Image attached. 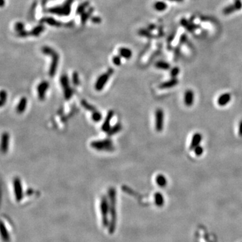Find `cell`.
I'll return each instance as SVG.
<instances>
[{"label": "cell", "mask_w": 242, "mask_h": 242, "mask_svg": "<svg viewBox=\"0 0 242 242\" xmlns=\"http://www.w3.org/2000/svg\"><path fill=\"white\" fill-rule=\"evenodd\" d=\"M108 198L110 214L108 232L110 234H113L116 229V192L114 188H110L108 190Z\"/></svg>", "instance_id": "cell-1"}, {"label": "cell", "mask_w": 242, "mask_h": 242, "mask_svg": "<svg viewBox=\"0 0 242 242\" xmlns=\"http://www.w3.org/2000/svg\"><path fill=\"white\" fill-rule=\"evenodd\" d=\"M42 52L43 53H44L46 55H49L51 56L52 59L51 66L49 67V75L51 77H53L56 74V69H57L59 61V54L54 50H53L51 47H47V46L42 48Z\"/></svg>", "instance_id": "cell-2"}, {"label": "cell", "mask_w": 242, "mask_h": 242, "mask_svg": "<svg viewBox=\"0 0 242 242\" xmlns=\"http://www.w3.org/2000/svg\"><path fill=\"white\" fill-rule=\"evenodd\" d=\"M90 146L99 151H113L114 150V144L110 139L93 141L90 143Z\"/></svg>", "instance_id": "cell-3"}, {"label": "cell", "mask_w": 242, "mask_h": 242, "mask_svg": "<svg viewBox=\"0 0 242 242\" xmlns=\"http://www.w3.org/2000/svg\"><path fill=\"white\" fill-rule=\"evenodd\" d=\"M100 212L102 215V222L104 227L109 226L110 222L108 221V213L110 212V204L107 197L103 196L100 200Z\"/></svg>", "instance_id": "cell-4"}, {"label": "cell", "mask_w": 242, "mask_h": 242, "mask_svg": "<svg viewBox=\"0 0 242 242\" xmlns=\"http://www.w3.org/2000/svg\"><path fill=\"white\" fill-rule=\"evenodd\" d=\"M72 2H73V0H67L63 6H56V7L49 8L48 10V12L51 14L60 15V16L61 15L67 16L71 12V5Z\"/></svg>", "instance_id": "cell-5"}, {"label": "cell", "mask_w": 242, "mask_h": 242, "mask_svg": "<svg viewBox=\"0 0 242 242\" xmlns=\"http://www.w3.org/2000/svg\"><path fill=\"white\" fill-rule=\"evenodd\" d=\"M113 72H114V71H113L112 69H109L107 72L103 73L98 78V80L96 82L95 84L96 90L99 91L103 90L104 86H105V85L106 84V83L108 82L110 75L113 73Z\"/></svg>", "instance_id": "cell-6"}, {"label": "cell", "mask_w": 242, "mask_h": 242, "mask_svg": "<svg viewBox=\"0 0 242 242\" xmlns=\"http://www.w3.org/2000/svg\"><path fill=\"white\" fill-rule=\"evenodd\" d=\"M61 85L64 91V96L66 100H70L73 93V90L69 86V78L67 75H63L60 79Z\"/></svg>", "instance_id": "cell-7"}, {"label": "cell", "mask_w": 242, "mask_h": 242, "mask_svg": "<svg viewBox=\"0 0 242 242\" xmlns=\"http://www.w3.org/2000/svg\"><path fill=\"white\" fill-rule=\"evenodd\" d=\"M13 186H14V192L16 200L17 202H20L23 198L24 194L21 180L18 177L14 178V182H13Z\"/></svg>", "instance_id": "cell-8"}, {"label": "cell", "mask_w": 242, "mask_h": 242, "mask_svg": "<svg viewBox=\"0 0 242 242\" xmlns=\"http://www.w3.org/2000/svg\"><path fill=\"white\" fill-rule=\"evenodd\" d=\"M156 118V130L158 132H161L164 126V112L161 108H158L155 113Z\"/></svg>", "instance_id": "cell-9"}, {"label": "cell", "mask_w": 242, "mask_h": 242, "mask_svg": "<svg viewBox=\"0 0 242 242\" xmlns=\"http://www.w3.org/2000/svg\"><path fill=\"white\" fill-rule=\"evenodd\" d=\"M49 88V83L47 81H43L37 86V94L38 98L41 101L45 99L47 91Z\"/></svg>", "instance_id": "cell-10"}, {"label": "cell", "mask_w": 242, "mask_h": 242, "mask_svg": "<svg viewBox=\"0 0 242 242\" xmlns=\"http://www.w3.org/2000/svg\"><path fill=\"white\" fill-rule=\"evenodd\" d=\"M114 111H112V110H110L108 112L107 115H106V119L105 120H104V121L103 123V125H102V130H103L104 132L108 133V130L110 129V128H111L110 121L113 118V116H114Z\"/></svg>", "instance_id": "cell-11"}, {"label": "cell", "mask_w": 242, "mask_h": 242, "mask_svg": "<svg viewBox=\"0 0 242 242\" xmlns=\"http://www.w3.org/2000/svg\"><path fill=\"white\" fill-rule=\"evenodd\" d=\"M9 140L10 135L7 132L3 133L1 135V151L3 153H6L8 151L9 148Z\"/></svg>", "instance_id": "cell-12"}, {"label": "cell", "mask_w": 242, "mask_h": 242, "mask_svg": "<svg viewBox=\"0 0 242 242\" xmlns=\"http://www.w3.org/2000/svg\"><path fill=\"white\" fill-rule=\"evenodd\" d=\"M195 101V93L192 90H187L184 93V104L187 106H191Z\"/></svg>", "instance_id": "cell-13"}, {"label": "cell", "mask_w": 242, "mask_h": 242, "mask_svg": "<svg viewBox=\"0 0 242 242\" xmlns=\"http://www.w3.org/2000/svg\"><path fill=\"white\" fill-rule=\"evenodd\" d=\"M202 139V136L200 133H196L193 135L192 138V141L190 143V149L192 150L195 149V147L197 146L200 145V143H201Z\"/></svg>", "instance_id": "cell-14"}, {"label": "cell", "mask_w": 242, "mask_h": 242, "mask_svg": "<svg viewBox=\"0 0 242 242\" xmlns=\"http://www.w3.org/2000/svg\"><path fill=\"white\" fill-rule=\"evenodd\" d=\"M232 99V96L229 93H225L220 96L217 100V103L219 106H226Z\"/></svg>", "instance_id": "cell-15"}, {"label": "cell", "mask_w": 242, "mask_h": 242, "mask_svg": "<svg viewBox=\"0 0 242 242\" xmlns=\"http://www.w3.org/2000/svg\"><path fill=\"white\" fill-rule=\"evenodd\" d=\"M178 84V80L176 79V78H172L171 80H169L167 82H165L161 84L160 86H159V88L161 89H168V88H174V86H176V85Z\"/></svg>", "instance_id": "cell-16"}, {"label": "cell", "mask_w": 242, "mask_h": 242, "mask_svg": "<svg viewBox=\"0 0 242 242\" xmlns=\"http://www.w3.org/2000/svg\"><path fill=\"white\" fill-rule=\"evenodd\" d=\"M28 103V100L26 97H22L20 100L19 103L18 104L16 107V112L18 114H22L26 110Z\"/></svg>", "instance_id": "cell-17"}, {"label": "cell", "mask_w": 242, "mask_h": 242, "mask_svg": "<svg viewBox=\"0 0 242 242\" xmlns=\"http://www.w3.org/2000/svg\"><path fill=\"white\" fill-rule=\"evenodd\" d=\"M1 235L2 239L4 242H10V233L8 232L4 223L3 221L1 222Z\"/></svg>", "instance_id": "cell-18"}, {"label": "cell", "mask_w": 242, "mask_h": 242, "mask_svg": "<svg viewBox=\"0 0 242 242\" xmlns=\"http://www.w3.org/2000/svg\"><path fill=\"white\" fill-rule=\"evenodd\" d=\"M41 22L47 23L50 26H53V27H59L61 26V23L60 22L56 20L55 19L51 18V17H46V18H43L41 20Z\"/></svg>", "instance_id": "cell-19"}, {"label": "cell", "mask_w": 242, "mask_h": 242, "mask_svg": "<svg viewBox=\"0 0 242 242\" xmlns=\"http://www.w3.org/2000/svg\"><path fill=\"white\" fill-rule=\"evenodd\" d=\"M119 52L120 56L125 59H130L133 55V53H132L131 50L126 47L121 48V49H119Z\"/></svg>", "instance_id": "cell-20"}, {"label": "cell", "mask_w": 242, "mask_h": 242, "mask_svg": "<svg viewBox=\"0 0 242 242\" xmlns=\"http://www.w3.org/2000/svg\"><path fill=\"white\" fill-rule=\"evenodd\" d=\"M122 128L123 126L120 123H117L114 126H113L112 127L110 128V129L108 130V135L109 137L113 136V135L117 134L118 133H119L122 130Z\"/></svg>", "instance_id": "cell-21"}, {"label": "cell", "mask_w": 242, "mask_h": 242, "mask_svg": "<svg viewBox=\"0 0 242 242\" xmlns=\"http://www.w3.org/2000/svg\"><path fill=\"white\" fill-rule=\"evenodd\" d=\"M44 30H45V27H43V25L37 26V27L34 28L32 30L31 32H30V34H31V35L34 36H39L40 33H42V32L44 31Z\"/></svg>", "instance_id": "cell-22"}, {"label": "cell", "mask_w": 242, "mask_h": 242, "mask_svg": "<svg viewBox=\"0 0 242 242\" xmlns=\"http://www.w3.org/2000/svg\"><path fill=\"white\" fill-rule=\"evenodd\" d=\"M156 182L158 186L161 187H164L167 184V180L165 177L162 174H159L156 177Z\"/></svg>", "instance_id": "cell-23"}, {"label": "cell", "mask_w": 242, "mask_h": 242, "mask_svg": "<svg viewBox=\"0 0 242 242\" xmlns=\"http://www.w3.org/2000/svg\"><path fill=\"white\" fill-rule=\"evenodd\" d=\"M154 8L158 12H163L165 10H166L167 5L165 2L163 1H157L154 4Z\"/></svg>", "instance_id": "cell-24"}, {"label": "cell", "mask_w": 242, "mask_h": 242, "mask_svg": "<svg viewBox=\"0 0 242 242\" xmlns=\"http://www.w3.org/2000/svg\"><path fill=\"white\" fill-rule=\"evenodd\" d=\"M89 5H90L89 1H85L80 5L77 8V11H76L77 14H82L84 12H86V8L88 7Z\"/></svg>", "instance_id": "cell-25"}, {"label": "cell", "mask_w": 242, "mask_h": 242, "mask_svg": "<svg viewBox=\"0 0 242 242\" xmlns=\"http://www.w3.org/2000/svg\"><path fill=\"white\" fill-rule=\"evenodd\" d=\"M93 10V9L91 8L88 11H86V12H84V13H83V14H82V24H85L86 22V21L88 20V18L91 16V14H92Z\"/></svg>", "instance_id": "cell-26"}, {"label": "cell", "mask_w": 242, "mask_h": 242, "mask_svg": "<svg viewBox=\"0 0 242 242\" xmlns=\"http://www.w3.org/2000/svg\"><path fill=\"white\" fill-rule=\"evenodd\" d=\"M7 98L8 94L6 91L1 90V92H0V106L1 107H3L6 104V101H7Z\"/></svg>", "instance_id": "cell-27"}, {"label": "cell", "mask_w": 242, "mask_h": 242, "mask_svg": "<svg viewBox=\"0 0 242 242\" xmlns=\"http://www.w3.org/2000/svg\"><path fill=\"white\" fill-rule=\"evenodd\" d=\"M156 67L158 69L167 70V69H168L169 68V64L166 62L160 61H158L156 63Z\"/></svg>", "instance_id": "cell-28"}, {"label": "cell", "mask_w": 242, "mask_h": 242, "mask_svg": "<svg viewBox=\"0 0 242 242\" xmlns=\"http://www.w3.org/2000/svg\"><path fill=\"white\" fill-rule=\"evenodd\" d=\"M91 119L96 123H98L100 121H101L102 119V115L101 113L98 111H94V112H92V114H91Z\"/></svg>", "instance_id": "cell-29"}, {"label": "cell", "mask_w": 242, "mask_h": 242, "mask_svg": "<svg viewBox=\"0 0 242 242\" xmlns=\"http://www.w3.org/2000/svg\"><path fill=\"white\" fill-rule=\"evenodd\" d=\"M81 104H82L83 107H84L85 109H86L87 110L91 111V112H94V111H96L95 107H93L92 105H91L90 104H89L88 102L86 101V100H82V101L81 102Z\"/></svg>", "instance_id": "cell-30"}, {"label": "cell", "mask_w": 242, "mask_h": 242, "mask_svg": "<svg viewBox=\"0 0 242 242\" xmlns=\"http://www.w3.org/2000/svg\"><path fill=\"white\" fill-rule=\"evenodd\" d=\"M155 201H156L157 205H162V204L163 203V198L162 195L160 192L156 193V195H155Z\"/></svg>", "instance_id": "cell-31"}, {"label": "cell", "mask_w": 242, "mask_h": 242, "mask_svg": "<svg viewBox=\"0 0 242 242\" xmlns=\"http://www.w3.org/2000/svg\"><path fill=\"white\" fill-rule=\"evenodd\" d=\"M14 28H15V30L19 33V32L24 31V24L22 22H17L16 24H15Z\"/></svg>", "instance_id": "cell-32"}, {"label": "cell", "mask_w": 242, "mask_h": 242, "mask_svg": "<svg viewBox=\"0 0 242 242\" xmlns=\"http://www.w3.org/2000/svg\"><path fill=\"white\" fill-rule=\"evenodd\" d=\"M72 81H73V84L75 86H77L80 84V80H79V75L77 72H74L73 73V76H72Z\"/></svg>", "instance_id": "cell-33"}, {"label": "cell", "mask_w": 242, "mask_h": 242, "mask_svg": "<svg viewBox=\"0 0 242 242\" xmlns=\"http://www.w3.org/2000/svg\"><path fill=\"white\" fill-rule=\"evenodd\" d=\"M180 73V69L178 67H174L171 70L170 75L172 76V78H176L177 76Z\"/></svg>", "instance_id": "cell-34"}, {"label": "cell", "mask_w": 242, "mask_h": 242, "mask_svg": "<svg viewBox=\"0 0 242 242\" xmlns=\"http://www.w3.org/2000/svg\"><path fill=\"white\" fill-rule=\"evenodd\" d=\"M194 151H195V154L197 155V156H200L202 153H203L204 150H203V148H202V147H201L200 145H198V146H197V147L195 148Z\"/></svg>", "instance_id": "cell-35"}, {"label": "cell", "mask_w": 242, "mask_h": 242, "mask_svg": "<svg viewBox=\"0 0 242 242\" xmlns=\"http://www.w3.org/2000/svg\"><path fill=\"white\" fill-rule=\"evenodd\" d=\"M112 62L116 66H119L121 64V56H114L112 58Z\"/></svg>", "instance_id": "cell-36"}, {"label": "cell", "mask_w": 242, "mask_h": 242, "mask_svg": "<svg viewBox=\"0 0 242 242\" xmlns=\"http://www.w3.org/2000/svg\"><path fill=\"white\" fill-rule=\"evenodd\" d=\"M91 22L94 24H100L101 22V18L98 16L91 17Z\"/></svg>", "instance_id": "cell-37"}, {"label": "cell", "mask_w": 242, "mask_h": 242, "mask_svg": "<svg viewBox=\"0 0 242 242\" xmlns=\"http://www.w3.org/2000/svg\"><path fill=\"white\" fill-rule=\"evenodd\" d=\"M239 135L240 137H242V120L239 123Z\"/></svg>", "instance_id": "cell-38"}, {"label": "cell", "mask_w": 242, "mask_h": 242, "mask_svg": "<svg viewBox=\"0 0 242 242\" xmlns=\"http://www.w3.org/2000/svg\"><path fill=\"white\" fill-rule=\"evenodd\" d=\"M169 1H177V2H180V1H182L183 0H169Z\"/></svg>", "instance_id": "cell-39"}]
</instances>
